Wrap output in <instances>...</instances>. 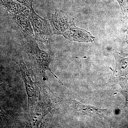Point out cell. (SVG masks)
I'll list each match as a JSON object with an SVG mask.
<instances>
[{
    "label": "cell",
    "mask_w": 128,
    "mask_h": 128,
    "mask_svg": "<svg viewBox=\"0 0 128 128\" xmlns=\"http://www.w3.org/2000/svg\"><path fill=\"white\" fill-rule=\"evenodd\" d=\"M26 41L27 45L28 54L30 60L35 68L44 76L45 71L49 70V66L52 61L50 55L47 52L40 48L38 41L36 39Z\"/></svg>",
    "instance_id": "cell-1"
},
{
    "label": "cell",
    "mask_w": 128,
    "mask_h": 128,
    "mask_svg": "<svg viewBox=\"0 0 128 128\" xmlns=\"http://www.w3.org/2000/svg\"><path fill=\"white\" fill-rule=\"evenodd\" d=\"M30 11L31 23L35 38L38 41L48 45L53 41L54 34L50 21L41 17L34 9Z\"/></svg>",
    "instance_id": "cell-2"
},
{
    "label": "cell",
    "mask_w": 128,
    "mask_h": 128,
    "mask_svg": "<svg viewBox=\"0 0 128 128\" xmlns=\"http://www.w3.org/2000/svg\"><path fill=\"white\" fill-rule=\"evenodd\" d=\"M109 52L114 57L116 68L112 71L116 80L122 89H126V84L128 80V54L122 52H118L114 49L110 48Z\"/></svg>",
    "instance_id": "cell-3"
},
{
    "label": "cell",
    "mask_w": 128,
    "mask_h": 128,
    "mask_svg": "<svg viewBox=\"0 0 128 128\" xmlns=\"http://www.w3.org/2000/svg\"><path fill=\"white\" fill-rule=\"evenodd\" d=\"M50 26L54 34L62 35L75 25L74 18L70 17L65 12L56 10L50 20Z\"/></svg>",
    "instance_id": "cell-4"
},
{
    "label": "cell",
    "mask_w": 128,
    "mask_h": 128,
    "mask_svg": "<svg viewBox=\"0 0 128 128\" xmlns=\"http://www.w3.org/2000/svg\"><path fill=\"white\" fill-rule=\"evenodd\" d=\"M11 18L23 34L25 41L36 39L31 23L29 9L27 8Z\"/></svg>",
    "instance_id": "cell-5"
},
{
    "label": "cell",
    "mask_w": 128,
    "mask_h": 128,
    "mask_svg": "<svg viewBox=\"0 0 128 128\" xmlns=\"http://www.w3.org/2000/svg\"><path fill=\"white\" fill-rule=\"evenodd\" d=\"M18 65L20 68L22 76L24 81L28 98V107L32 108L36 101V92L33 82L30 77V74L28 71L24 61L22 55L21 53L17 54Z\"/></svg>",
    "instance_id": "cell-6"
},
{
    "label": "cell",
    "mask_w": 128,
    "mask_h": 128,
    "mask_svg": "<svg viewBox=\"0 0 128 128\" xmlns=\"http://www.w3.org/2000/svg\"><path fill=\"white\" fill-rule=\"evenodd\" d=\"M63 36L68 40L79 42H92L95 39V37L89 32L85 29L77 27L75 25L70 28Z\"/></svg>",
    "instance_id": "cell-7"
},
{
    "label": "cell",
    "mask_w": 128,
    "mask_h": 128,
    "mask_svg": "<svg viewBox=\"0 0 128 128\" xmlns=\"http://www.w3.org/2000/svg\"><path fill=\"white\" fill-rule=\"evenodd\" d=\"M72 106L76 112L82 114H86L90 116H96L101 115L104 110L98 109L91 106L83 105L75 100L72 102Z\"/></svg>",
    "instance_id": "cell-8"
},
{
    "label": "cell",
    "mask_w": 128,
    "mask_h": 128,
    "mask_svg": "<svg viewBox=\"0 0 128 128\" xmlns=\"http://www.w3.org/2000/svg\"><path fill=\"white\" fill-rule=\"evenodd\" d=\"M0 2L11 17L27 8L15 0H0Z\"/></svg>",
    "instance_id": "cell-9"
},
{
    "label": "cell",
    "mask_w": 128,
    "mask_h": 128,
    "mask_svg": "<svg viewBox=\"0 0 128 128\" xmlns=\"http://www.w3.org/2000/svg\"><path fill=\"white\" fill-rule=\"evenodd\" d=\"M119 3L124 18L128 16V0H116Z\"/></svg>",
    "instance_id": "cell-10"
},
{
    "label": "cell",
    "mask_w": 128,
    "mask_h": 128,
    "mask_svg": "<svg viewBox=\"0 0 128 128\" xmlns=\"http://www.w3.org/2000/svg\"><path fill=\"white\" fill-rule=\"evenodd\" d=\"M15 0L19 2L24 6L26 7L30 10L33 9L32 4L34 0Z\"/></svg>",
    "instance_id": "cell-11"
},
{
    "label": "cell",
    "mask_w": 128,
    "mask_h": 128,
    "mask_svg": "<svg viewBox=\"0 0 128 128\" xmlns=\"http://www.w3.org/2000/svg\"><path fill=\"white\" fill-rule=\"evenodd\" d=\"M126 41L127 44H128V27H127V31H126Z\"/></svg>",
    "instance_id": "cell-12"
},
{
    "label": "cell",
    "mask_w": 128,
    "mask_h": 128,
    "mask_svg": "<svg viewBox=\"0 0 128 128\" xmlns=\"http://www.w3.org/2000/svg\"><path fill=\"white\" fill-rule=\"evenodd\" d=\"M104 0L105 1V2H106V3L109 4L112 3L114 0Z\"/></svg>",
    "instance_id": "cell-13"
}]
</instances>
